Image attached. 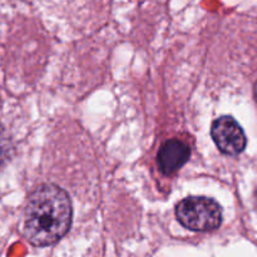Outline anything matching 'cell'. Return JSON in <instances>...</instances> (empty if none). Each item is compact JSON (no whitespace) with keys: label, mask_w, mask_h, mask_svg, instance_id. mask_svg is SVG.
<instances>
[{"label":"cell","mask_w":257,"mask_h":257,"mask_svg":"<svg viewBox=\"0 0 257 257\" xmlns=\"http://www.w3.org/2000/svg\"><path fill=\"white\" fill-rule=\"evenodd\" d=\"M70 223L72 202L63 188L42 185L29 196L24 212V235L32 245H53L69 231Z\"/></svg>","instance_id":"1"},{"label":"cell","mask_w":257,"mask_h":257,"mask_svg":"<svg viewBox=\"0 0 257 257\" xmlns=\"http://www.w3.org/2000/svg\"><path fill=\"white\" fill-rule=\"evenodd\" d=\"M176 216L181 225L193 231H213L222 221L221 207L207 197H187L176 207Z\"/></svg>","instance_id":"2"},{"label":"cell","mask_w":257,"mask_h":257,"mask_svg":"<svg viewBox=\"0 0 257 257\" xmlns=\"http://www.w3.org/2000/svg\"><path fill=\"white\" fill-rule=\"evenodd\" d=\"M211 136L218 150L225 155H240L246 147V136L242 128L230 115L217 118L212 123Z\"/></svg>","instance_id":"3"},{"label":"cell","mask_w":257,"mask_h":257,"mask_svg":"<svg viewBox=\"0 0 257 257\" xmlns=\"http://www.w3.org/2000/svg\"><path fill=\"white\" fill-rule=\"evenodd\" d=\"M191 150L185 142L173 138L161 146L157 155L158 166L165 175H173L190 160Z\"/></svg>","instance_id":"4"},{"label":"cell","mask_w":257,"mask_h":257,"mask_svg":"<svg viewBox=\"0 0 257 257\" xmlns=\"http://www.w3.org/2000/svg\"><path fill=\"white\" fill-rule=\"evenodd\" d=\"M255 99H256V103H257V82L255 84Z\"/></svg>","instance_id":"5"},{"label":"cell","mask_w":257,"mask_h":257,"mask_svg":"<svg viewBox=\"0 0 257 257\" xmlns=\"http://www.w3.org/2000/svg\"><path fill=\"white\" fill-rule=\"evenodd\" d=\"M256 200H257V191H256Z\"/></svg>","instance_id":"6"}]
</instances>
